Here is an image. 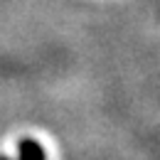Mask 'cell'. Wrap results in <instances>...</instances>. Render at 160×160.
Returning <instances> with one entry per match:
<instances>
[{"instance_id":"1","label":"cell","mask_w":160,"mask_h":160,"mask_svg":"<svg viewBox=\"0 0 160 160\" xmlns=\"http://www.w3.org/2000/svg\"><path fill=\"white\" fill-rule=\"evenodd\" d=\"M20 160H44V150L37 140L25 138L20 140Z\"/></svg>"},{"instance_id":"2","label":"cell","mask_w":160,"mask_h":160,"mask_svg":"<svg viewBox=\"0 0 160 160\" xmlns=\"http://www.w3.org/2000/svg\"><path fill=\"white\" fill-rule=\"evenodd\" d=\"M0 160H8V158H0Z\"/></svg>"}]
</instances>
